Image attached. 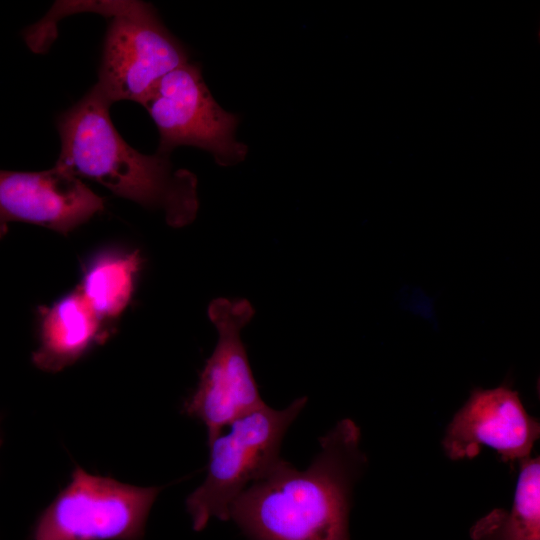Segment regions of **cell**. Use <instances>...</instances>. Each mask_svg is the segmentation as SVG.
<instances>
[{
    "mask_svg": "<svg viewBox=\"0 0 540 540\" xmlns=\"http://www.w3.org/2000/svg\"><path fill=\"white\" fill-rule=\"evenodd\" d=\"M253 314V307L245 299L217 298L208 307L218 341L205 362L196 389L183 405L185 414L204 424L207 441L237 418L265 404L240 336Z\"/></svg>",
    "mask_w": 540,
    "mask_h": 540,
    "instance_id": "52a82bcc",
    "label": "cell"
},
{
    "mask_svg": "<svg viewBox=\"0 0 540 540\" xmlns=\"http://www.w3.org/2000/svg\"><path fill=\"white\" fill-rule=\"evenodd\" d=\"M306 403L307 397H300L279 410L264 404L207 441L206 477L186 499L195 531L203 530L212 518L229 520L233 502L281 458L283 438Z\"/></svg>",
    "mask_w": 540,
    "mask_h": 540,
    "instance_id": "3957f363",
    "label": "cell"
},
{
    "mask_svg": "<svg viewBox=\"0 0 540 540\" xmlns=\"http://www.w3.org/2000/svg\"><path fill=\"white\" fill-rule=\"evenodd\" d=\"M539 435L540 424L527 413L518 392L502 384L471 391L450 421L442 445L451 460L472 459L488 446L503 462L513 464L530 457Z\"/></svg>",
    "mask_w": 540,
    "mask_h": 540,
    "instance_id": "ba28073f",
    "label": "cell"
},
{
    "mask_svg": "<svg viewBox=\"0 0 540 540\" xmlns=\"http://www.w3.org/2000/svg\"><path fill=\"white\" fill-rule=\"evenodd\" d=\"M104 209V200L55 164L39 172L0 170V239L9 223L44 226L63 235Z\"/></svg>",
    "mask_w": 540,
    "mask_h": 540,
    "instance_id": "9c48e42d",
    "label": "cell"
},
{
    "mask_svg": "<svg viewBox=\"0 0 540 540\" xmlns=\"http://www.w3.org/2000/svg\"><path fill=\"white\" fill-rule=\"evenodd\" d=\"M141 104L159 132L156 153L169 156L176 147L189 145L211 153L221 166L246 158L247 146L235 138L238 115L216 102L197 64L189 61L166 74Z\"/></svg>",
    "mask_w": 540,
    "mask_h": 540,
    "instance_id": "8992f818",
    "label": "cell"
},
{
    "mask_svg": "<svg viewBox=\"0 0 540 540\" xmlns=\"http://www.w3.org/2000/svg\"><path fill=\"white\" fill-rule=\"evenodd\" d=\"M105 3H100L99 12L110 20L93 88L110 105L121 100L141 104L161 78L189 62L187 50L151 4Z\"/></svg>",
    "mask_w": 540,
    "mask_h": 540,
    "instance_id": "277c9868",
    "label": "cell"
},
{
    "mask_svg": "<svg viewBox=\"0 0 540 540\" xmlns=\"http://www.w3.org/2000/svg\"><path fill=\"white\" fill-rule=\"evenodd\" d=\"M141 265L138 251L106 252L88 264L78 289L101 320L115 318L127 307Z\"/></svg>",
    "mask_w": 540,
    "mask_h": 540,
    "instance_id": "7c38bea8",
    "label": "cell"
},
{
    "mask_svg": "<svg viewBox=\"0 0 540 540\" xmlns=\"http://www.w3.org/2000/svg\"><path fill=\"white\" fill-rule=\"evenodd\" d=\"M103 335L101 319L77 289L52 306L39 308V346L32 361L41 370L58 372L75 363Z\"/></svg>",
    "mask_w": 540,
    "mask_h": 540,
    "instance_id": "30bf717a",
    "label": "cell"
},
{
    "mask_svg": "<svg viewBox=\"0 0 540 540\" xmlns=\"http://www.w3.org/2000/svg\"><path fill=\"white\" fill-rule=\"evenodd\" d=\"M162 487H140L76 467L39 516L33 540H142Z\"/></svg>",
    "mask_w": 540,
    "mask_h": 540,
    "instance_id": "5b68a950",
    "label": "cell"
},
{
    "mask_svg": "<svg viewBox=\"0 0 540 540\" xmlns=\"http://www.w3.org/2000/svg\"><path fill=\"white\" fill-rule=\"evenodd\" d=\"M519 463L512 508L493 510L480 519L471 530L473 540H540L539 457Z\"/></svg>",
    "mask_w": 540,
    "mask_h": 540,
    "instance_id": "8fae6325",
    "label": "cell"
},
{
    "mask_svg": "<svg viewBox=\"0 0 540 540\" xmlns=\"http://www.w3.org/2000/svg\"><path fill=\"white\" fill-rule=\"evenodd\" d=\"M110 106L92 87L57 117L61 149L56 165L117 196L162 209L173 227L192 222L199 206L195 175L173 169L169 156L145 155L127 144L111 121Z\"/></svg>",
    "mask_w": 540,
    "mask_h": 540,
    "instance_id": "7a4b0ae2",
    "label": "cell"
},
{
    "mask_svg": "<svg viewBox=\"0 0 540 540\" xmlns=\"http://www.w3.org/2000/svg\"><path fill=\"white\" fill-rule=\"evenodd\" d=\"M351 419L320 438L305 470L280 458L233 502L229 520L250 540H350L352 490L366 464Z\"/></svg>",
    "mask_w": 540,
    "mask_h": 540,
    "instance_id": "6da1fadb",
    "label": "cell"
}]
</instances>
